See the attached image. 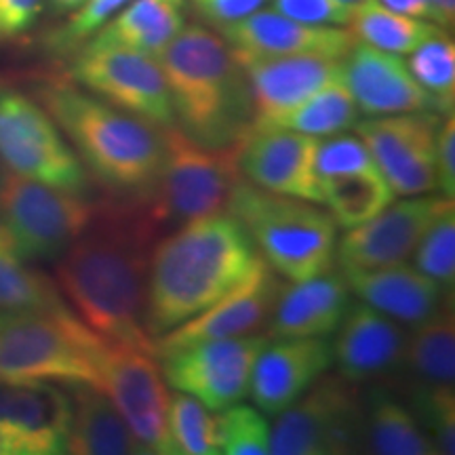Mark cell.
Wrapping results in <instances>:
<instances>
[{"instance_id":"22","label":"cell","mask_w":455,"mask_h":455,"mask_svg":"<svg viewBox=\"0 0 455 455\" xmlns=\"http://www.w3.org/2000/svg\"><path fill=\"white\" fill-rule=\"evenodd\" d=\"M236 61L249 83L253 121L291 110L341 74V60L323 55L236 57Z\"/></svg>"},{"instance_id":"17","label":"cell","mask_w":455,"mask_h":455,"mask_svg":"<svg viewBox=\"0 0 455 455\" xmlns=\"http://www.w3.org/2000/svg\"><path fill=\"white\" fill-rule=\"evenodd\" d=\"M445 201V196H405V201H392L375 218L346 228L335 243L339 270L384 268L413 258L419 238Z\"/></svg>"},{"instance_id":"16","label":"cell","mask_w":455,"mask_h":455,"mask_svg":"<svg viewBox=\"0 0 455 455\" xmlns=\"http://www.w3.org/2000/svg\"><path fill=\"white\" fill-rule=\"evenodd\" d=\"M318 140L275 124H251L238 141V169L253 186L323 204L315 169Z\"/></svg>"},{"instance_id":"1","label":"cell","mask_w":455,"mask_h":455,"mask_svg":"<svg viewBox=\"0 0 455 455\" xmlns=\"http://www.w3.org/2000/svg\"><path fill=\"white\" fill-rule=\"evenodd\" d=\"M158 241L138 203L101 204L98 218L57 258L55 281L84 325L155 355L146 331V283ZM156 356V355H155Z\"/></svg>"},{"instance_id":"23","label":"cell","mask_w":455,"mask_h":455,"mask_svg":"<svg viewBox=\"0 0 455 455\" xmlns=\"http://www.w3.org/2000/svg\"><path fill=\"white\" fill-rule=\"evenodd\" d=\"M352 304L341 270H327L306 281H284L272 308L266 335L284 338H329L338 331Z\"/></svg>"},{"instance_id":"15","label":"cell","mask_w":455,"mask_h":455,"mask_svg":"<svg viewBox=\"0 0 455 455\" xmlns=\"http://www.w3.org/2000/svg\"><path fill=\"white\" fill-rule=\"evenodd\" d=\"M283 283L284 278L281 281L268 261L259 255L243 281L213 301L209 308L155 338V355L158 356L163 352L201 344V341L258 335L261 327L266 329L268 325Z\"/></svg>"},{"instance_id":"10","label":"cell","mask_w":455,"mask_h":455,"mask_svg":"<svg viewBox=\"0 0 455 455\" xmlns=\"http://www.w3.org/2000/svg\"><path fill=\"white\" fill-rule=\"evenodd\" d=\"M363 395L341 375L316 379L270 428L275 455H338L361 451Z\"/></svg>"},{"instance_id":"5","label":"cell","mask_w":455,"mask_h":455,"mask_svg":"<svg viewBox=\"0 0 455 455\" xmlns=\"http://www.w3.org/2000/svg\"><path fill=\"white\" fill-rule=\"evenodd\" d=\"M226 213L284 281H306L333 268L338 224L321 204L268 192L243 178Z\"/></svg>"},{"instance_id":"33","label":"cell","mask_w":455,"mask_h":455,"mask_svg":"<svg viewBox=\"0 0 455 455\" xmlns=\"http://www.w3.org/2000/svg\"><path fill=\"white\" fill-rule=\"evenodd\" d=\"M323 204L338 228H355L395 201V192L379 171L321 180Z\"/></svg>"},{"instance_id":"46","label":"cell","mask_w":455,"mask_h":455,"mask_svg":"<svg viewBox=\"0 0 455 455\" xmlns=\"http://www.w3.org/2000/svg\"><path fill=\"white\" fill-rule=\"evenodd\" d=\"M378 3L384 4L386 9L395 11V13L415 17V20H424V21H432V24H436V13H435V9H432L430 0H378Z\"/></svg>"},{"instance_id":"32","label":"cell","mask_w":455,"mask_h":455,"mask_svg":"<svg viewBox=\"0 0 455 455\" xmlns=\"http://www.w3.org/2000/svg\"><path fill=\"white\" fill-rule=\"evenodd\" d=\"M348 26L358 43L371 44L395 55H409L432 36L445 32L432 21L395 13L378 0H358L352 4Z\"/></svg>"},{"instance_id":"2","label":"cell","mask_w":455,"mask_h":455,"mask_svg":"<svg viewBox=\"0 0 455 455\" xmlns=\"http://www.w3.org/2000/svg\"><path fill=\"white\" fill-rule=\"evenodd\" d=\"M259 258L230 213H215L158 238L146 283V331L180 327L243 281Z\"/></svg>"},{"instance_id":"51","label":"cell","mask_w":455,"mask_h":455,"mask_svg":"<svg viewBox=\"0 0 455 455\" xmlns=\"http://www.w3.org/2000/svg\"><path fill=\"white\" fill-rule=\"evenodd\" d=\"M341 3H348V4H355V3H358V0H341Z\"/></svg>"},{"instance_id":"37","label":"cell","mask_w":455,"mask_h":455,"mask_svg":"<svg viewBox=\"0 0 455 455\" xmlns=\"http://www.w3.org/2000/svg\"><path fill=\"white\" fill-rule=\"evenodd\" d=\"M407 405L430 436L436 453L451 455L455 451L453 386H407Z\"/></svg>"},{"instance_id":"39","label":"cell","mask_w":455,"mask_h":455,"mask_svg":"<svg viewBox=\"0 0 455 455\" xmlns=\"http://www.w3.org/2000/svg\"><path fill=\"white\" fill-rule=\"evenodd\" d=\"M315 169L318 180L352 173H375V171H379L365 141L358 138V135L346 133L318 140Z\"/></svg>"},{"instance_id":"6","label":"cell","mask_w":455,"mask_h":455,"mask_svg":"<svg viewBox=\"0 0 455 455\" xmlns=\"http://www.w3.org/2000/svg\"><path fill=\"white\" fill-rule=\"evenodd\" d=\"M161 131L164 156L158 178L146 196L133 198L158 238L190 221L226 213L232 192L243 180L238 144L203 146L178 124Z\"/></svg>"},{"instance_id":"7","label":"cell","mask_w":455,"mask_h":455,"mask_svg":"<svg viewBox=\"0 0 455 455\" xmlns=\"http://www.w3.org/2000/svg\"><path fill=\"white\" fill-rule=\"evenodd\" d=\"M100 333L72 310L9 312L0 325V382L87 384L100 388Z\"/></svg>"},{"instance_id":"8","label":"cell","mask_w":455,"mask_h":455,"mask_svg":"<svg viewBox=\"0 0 455 455\" xmlns=\"http://www.w3.org/2000/svg\"><path fill=\"white\" fill-rule=\"evenodd\" d=\"M101 204L87 195L60 190L43 181L4 171L0 186V221L26 261L57 259L98 218Z\"/></svg>"},{"instance_id":"18","label":"cell","mask_w":455,"mask_h":455,"mask_svg":"<svg viewBox=\"0 0 455 455\" xmlns=\"http://www.w3.org/2000/svg\"><path fill=\"white\" fill-rule=\"evenodd\" d=\"M341 78L358 110L367 116L411 112L441 114L435 98L409 72L403 55L356 41L341 60Z\"/></svg>"},{"instance_id":"42","label":"cell","mask_w":455,"mask_h":455,"mask_svg":"<svg viewBox=\"0 0 455 455\" xmlns=\"http://www.w3.org/2000/svg\"><path fill=\"white\" fill-rule=\"evenodd\" d=\"M66 453V445L53 436L17 428L13 424L0 422V455H53Z\"/></svg>"},{"instance_id":"36","label":"cell","mask_w":455,"mask_h":455,"mask_svg":"<svg viewBox=\"0 0 455 455\" xmlns=\"http://www.w3.org/2000/svg\"><path fill=\"white\" fill-rule=\"evenodd\" d=\"M415 268L451 291L455 283V207L447 198L415 247Z\"/></svg>"},{"instance_id":"26","label":"cell","mask_w":455,"mask_h":455,"mask_svg":"<svg viewBox=\"0 0 455 455\" xmlns=\"http://www.w3.org/2000/svg\"><path fill=\"white\" fill-rule=\"evenodd\" d=\"M184 26V0H131L84 44L124 47L156 57Z\"/></svg>"},{"instance_id":"21","label":"cell","mask_w":455,"mask_h":455,"mask_svg":"<svg viewBox=\"0 0 455 455\" xmlns=\"http://www.w3.org/2000/svg\"><path fill=\"white\" fill-rule=\"evenodd\" d=\"M331 365L333 352L327 338H284L272 344L268 339L255 358L249 395L261 413L278 415Z\"/></svg>"},{"instance_id":"41","label":"cell","mask_w":455,"mask_h":455,"mask_svg":"<svg viewBox=\"0 0 455 455\" xmlns=\"http://www.w3.org/2000/svg\"><path fill=\"white\" fill-rule=\"evenodd\" d=\"M278 13L308 26H348L352 4L341 0H275Z\"/></svg>"},{"instance_id":"50","label":"cell","mask_w":455,"mask_h":455,"mask_svg":"<svg viewBox=\"0 0 455 455\" xmlns=\"http://www.w3.org/2000/svg\"><path fill=\"white\" fill-rule=\"evenodd\" d=\"M7 315H9V312L0 310V325H3V323H4V318H7Z\"/></svg>"},{"instance_id":"9","label":"cell","mask_w":455,"mask_h":455,"mask_svg":"<svg viewBox=\"0 0 455 455\" xmlns=\"http://www.w3.org/2000/svg\"><path fill=\"white\" fill-rule=\"evenodd\" d=\"M0 163L24 178L87 195L89 173L49 112L20 91L0 87Z\"/></svg>"},{"instance_id":"27","label":"cell","mask_w":455,"mask_h":455,"mask_svg":"<svg viewBox=\"0 0 455 455\" xmlns=\"http://www.w3.org/2000/svg\"><path fill=\"white\" fill-rule=\"evenodd\" d=\"M361 451L379 455H435L436 449L403 398L384 386L363 396Z\"/></svg>"},{"instance_id":"20","label":"cell","mask_w":455,"mask_h":455,"mask_svg":"<svg viewBox=\"0 0 455 455\" xmlns=\"http://www.w3.org/2000/svg\"><path fill=\"white\" fill-rule=\"evenodd\" d=\"M335 333L333 365L348 382H373L401 369L407 331L365 301H352Z\"/></svg>"},{"instance_id":"28","label":"cell","mask_w":455,"mask_h":455,"mask_svg":"<svg viewBox=\"0 0 455 455\" xmlns=\"http://www.w3.org/2000/svg\"><path fill=\"white\" fill-rule=\"evenodd\" d=\"M401 369H405L407 386H453L455 384V315L451 295L435 315L407 333Z\"/></svg>"},{"instance_id":"49","label":"cell","mask_w":455,"mask_h":455,"mask_svg":"<svg viewBox=\"0 0 455 455\" xmlns=\"http://www.w3.org/2000/svg\"><path fill=\"white\" fill-rule=\"evenodd\" d=\"M4 171H7V167H4L3 163H0V186H3V178H4Z\"/></svg>"},{"instance_id":"29","label":"cell","mask_w":455,"mask_h":455,"mask_svg":"<svg viewBox=\"0 0 455 455\" xmlns=\"http://www.w3.org/2000/svg\"><path fill=\"white\" fill-rule=\"evenodd\" d=\"M70 409V396L53 384L0 382V422L53 436L66 445Z\"/></svg>"},{"instance_id":"13","label":"cell","mask_w":455,"mask_h":455,"mask_svg":"<svg viewBox=\"0 0 455 455\" xmlns=\"http://www.w3.org/2000/svg\"><path fill=\"white\" fill-rule=\"evenodd\" d=\"M268 335L201 341L158 355L161 371L173 390L198 398L212 411L236 405L249 395L255 358Z\"/></svg>"},{"instance_id":"3","label":"cell","mask_w":455,"mask_h":455,"mask_svg":"<svg viewBox=\"0 0 455 455\" xmlns=\"http://www.w3.org/2000/svg\"><path fill=\"white\" fill-rule=\"evenodd\" d=\"M36 100L108 190L123 198H141L152 190L164 156L161 127L74 81L44 83Z\"/></svg>"},{"instance_id":"35","label":"cell","mask_w":455,"mask_h":455,"mask_svg":"<svg viewBox=\"0 0 455 455\" xmlns=\"http://www.w3.org/2000/svg\"><path fill=\"white\" fill-rule=\"evenodd\" d=\"M407 68L413 78L435 98L441 114L453 112L455 100V44L447 32L436 34L409 53Z\"/></svg>"},{"instance_id":"25","label":"cell","mask_w":455,"mask_h":455,"mask_svg":"<svg viewBox=\"0 0 455 455\" xmlns=\"http://www.w3.org/2000/svg\"><path fill=\"white\" fill-rule=\"evenodd\" d=\"M66 453L76 455H138L144 449L112 401L95 386L76 384L70 396Z\"/></svg>"},{"instance_id":"45","label":"cell","mask_w":455,"mask_h":455,"mask_svg":"<svg viewBox=\"0 0 455 455\" xmlns=\"http://www.w3.org/2000/svg\"><path fill=\"white\" fill-rule=\"evenodd\" d=\"M268 0H192L195 11L209 24L224 28L243 20V17L264 9Z\"/></svg>"},{"instance_id":"38","label":"cell","mask_w":455,"mask_h":455,"mask_svg":"<svg viewBox=\"0 0 455 455\" xmlns=\"http://www.w3.org/2000/svg\"><path fill=\"white\" fill-rule=\"evenodd\" d=\"M218 449L224 455H268L270 426L255 407L230 405L215 415Z\"/></svg>"},{"instance_id":"43","label":"cell","mask_w":455,"mask_h":455,"mask_svg":"<svg viewBox=\"0 0 455 455\" xmlns=\"http://www.w3.org/2000/svg\"><path fill=\"white\" fill-rule=\"evenodd\" d=\"M44 0H0V43L15 41L36 26Z\"/></svg>"},{"instance_id":"30","label":"cell","mask_w":455,"mask_h":455,"mask_svg":"<svg viewBox=\"0 0 455 455\" xmlns=\"http://www.w3.org/2000/svg\"><path fill=\"white\" fill-rule=\"evenodd\" d=\"M358 116H361V110L339 74L301 104L293 106L291 110L276 114L266 121H253L251 124H275V127L291 129L312 135V138H329V135L355 129Z\"/></svg>"},{"instance_id":"44","label":"cell","mask_w":455,"mask_h":455,"mask_svg":"<svg viewBox=\"0 0 455 455\" xmlns=\"http://www.w3.org/2000/svg\"><path fill=\"white\" fill-rule=\"evenodd\" d=\"M436 190L455 198V121L453 112L441 118L436 131Z\"/></svg>"},{"instance_id":"4","label":"cell","mask_w":455,"mask_h":455,"mask_svg":"<svg viewBox=\"0 0 455 455\" xmlns=\"http://www.w3.org/2000/svg\"><path fill=\"white\" fill-rule=\"evenodd\" d=\"M156 60L175 124L188 138L212 148L238 144L253 123V104L243 66L221 34L184 26Z\"/></svg>"},{"instance_id":"47","label":"cell","mask_w":455,"mask_h":455,"mask_svg":"<svg viewBox=\"0 0 455 455\" xmlns=\"http://www.w3.org/2000/svg\"><path fill=\"white\" fill-rule=\"evenodd\" d=\"M432 9L436 13V24H439L443 30L447 28H453L455 24V0H430Z\"/></svg>"},{"instance_id":"40","label":"cell","mask_w":455,"mask_h":455,"mask_svg":"<svg viewBox=\"0 0 455 455\" xmlns=\"http://www.w3.org/2000/svg\"><path fill=\"white\" fill-rule=\"evenodd\" d=\"M131 0H84L70 20L49 36V47L55 53H72L100 32L118 11L127 7Z\"/></svg>"},{"instance_id":"12","label":"cell","mask_w":455,"mask_h":455,"mask_svg":"<svg viewBox=\"0 0 455 455\" xmlns=\"http://www.w3.org/2000/svg\"><path fill=\"white\" fill-rule=\"evenodd\" d=\"M70 78L108 104L156 127L175 124L169 87L156 57L124 47L83 44L72 60Z\"/></svg>"},{"instance_id":"34","label":"cell","mask_w":455,"mask_h":455,"mask_svg":"<svg viewBox=\"0 0 455 455\" xmlns=\"http://www.w3.org/2000/svg\"><path fill=\"white\" fill-rule=\"evenodd\" d=\"M169 435L175 453L218 455V422L212 409L195 396L178 392L169 401Z\"/></svg>"},{"instance_id":"14","label":"cell","mask_w":455,"mask_h":455,"mask_svg":"<svg viewBox=\"0 0 455 455\" xmlns=\"http://www.w3.org/2000/svg\"><path fill=\"white\" fill-rule=\"evenodd\" d=\"M436 112L371 116L355 124L396 196L436 192Z\"/></svg>"},{"instance_id":"19","label":"cell","mask_w":455,"mask_h":455,"mask_svg":"<svg viewBox=\"0 0 455 455\" xmlns=\"http://www.w3.org/2000/svg\"><path fill=\"white\" fill-rule=\"evenodd\" d=\"M221 38L236 57L323 55L344 60L356 43L339 26H308L276 9H259L235 24L220 28Z\"/></svg>"},{"instance_id":"31","label":"cell","mask_w":455,"mask_h":455,"mask_svg":"<svg viewBox=\"0 0 455 455\" xmlns=\"http://www.w3.org/2000/svg\"><path fill=\"white\" fill-rule=\"evenodd\" d=\"M0 310L4 312H66L55 284L38 275L30 261L21 258L9 230L0 221Z\"/></svg>"},{"instance_id":"24","label":"cell","mask_w":455,"mask_h":455,"mask_svg":"<svg viewBox=\"0 0 455 455\" xmlns=\"http://www.w3.org/2000/svg\"><path fill=\"white\" fill-rule=\"evenodd\" d=\"M350 293L401 325L413 327L426 321L447 299V289L415 266H384L371 270H341Z\"/></svg>"},{"instance_id":"48","label":"cell","mask_w":455,"mask_h":455,"mask_svg":"<svg viewBox=\"0 0 455 455\" xmlns=\"http://www.w3.org/2000/svg\"><path fill=\"white\" fill-rule=\"evenodd\" d=\"M84 0H47L49 9L53 11L55 15H70L72 11H76Z\"/></svg>"},{"instance_id":"11","label":"cell","mask_w":455,"mask_h":455,"mask_svg":"<svg viewBox=\"0 0 455 455\" xmlns=\"http://www.w3.org/2000/svg\"><path fill=\"white\" fill-rule=\"evenodd\" d=\"M100 390L121 413L144 453L173 455L169 435L171 395L152 352L108 339L98 341Z\"/></svg>"}]
</instances>
